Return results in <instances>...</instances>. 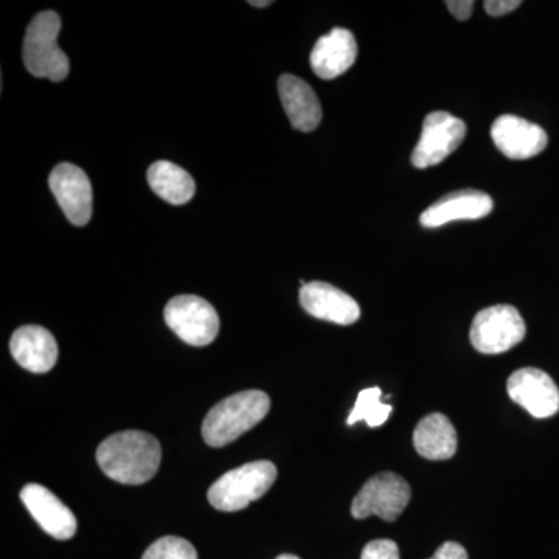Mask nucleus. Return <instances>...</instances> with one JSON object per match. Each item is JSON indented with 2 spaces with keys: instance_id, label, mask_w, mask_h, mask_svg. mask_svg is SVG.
I'll return each instance as SVG.
<instances>
[{
  "instance_id": "f257e3e1",
  "label": "nucleus",
  "mask_w": 559,
  "mask_h": 559,
  "mask_svg": "<svg viewBox=\"0 0 559 559\" xmlns=\"http://www.w3.org/2000/svg\"><path fill=\"white\" fill-rule=\"evenodd\" d=\"M159 441L142 430H124L103 441L97 462L109 479L124 485H142L159 471Z\"/></svg>"
},
{
  "instance_id": "f03ea898",
  "label": "nucleus",
  "mask_w": 559,
  "mask_h": 559,
  "mask_svg": "<svg viewBox=\"0 0 559 559\" xmlns=\"http://www.w3.org/2000/svg\"><path fill=\"white\" fill-rule=\"evenodd\" d=\"M270 411V396L261 390L235 393L212 407L202 423V437L209 447H227L255 428Z\"/></svg>"
},
{
  "instance_id": "7ed1b4c3",
  "label": "nucleus",
  "mask_w": 559,
  "mask_h": 559,
  "mask_svg": "<svg viewBox=\"0 0 559 559\" xmlns=\"http://www.w3.org/2000/svg\"><path fill=\"white\" fill-rule=\"evenodd\" d=\"M60 32L61 17L55 11H44L32 20L25 33L22 57L33 76L55 83L68 79L70 62L68 55L58 46Z\"/></svg>"
},
{
  "instance_id": "20e7f679",
  "label": "nucleus",
  "mask_w": 559,
  "mask_h": 559,
  "mask_svg": "<svg viewBox=\"0 0 559 559\" xmlns=\"http://www.w3.org/2000/svg\"><path fill=\"white\" fill-rule=\"evenodd\" d=\"M277 479V468L267 460L246 463L229 471L209 489V502L219 511H240L263 498Z\"/></svg>"
},
{
  "instance_id": "39448f33",
  "label": "nucleus",
  "mask_w": 559,
  "mask_h": 559,
  "mask_svg": "<svg viewBox=\"0 0 559 559\" xmlns=\"http://www.w3.org/2000/svg\"><path fill=\"white\" fill-rule=\"evenodd\" d=\"M525 322L511 305L485 308L473 320L469 340L484 355H500L516 347L525 337Z\"/></svg>"
},
{
  "instance_id": "423d86ee",
  "label": "nucleus",
  "mask_w": 559,
  "mask_h": 559,
  "mask_svg": "<svg viewBox=\"0 0 559 559\" xmlns=\"http://www.w3.org/2000/svg\"><path fill=\"white\" fill-rule=\"evenodd\" d=\"M164 314L173 333L193 347H205L218 337V312L202 297H175L168 301Z\"/></svg>"
},
{
  "instance_id": "0eeeda50",
  "label": "nucleus",
  "mask_w": 559,
  "mask_h": 559,
  "mask_svg": "<svg viewBox=\"0 0 559 559\" xmlns=\"http://www.w3.org/2000/svg\"><path fill=\"white\" fill-rule=\"evenodd\" d=\"M411 487L403 477L393 473H381L371 477L353 499L352 514L356 520L378 516L393 522L411 502Z\"/></svg>"
},
{
  "instance_id": "6e6552de",
  "label": "nucleus",
  "mask_w": 559,
  "mask_h": 559,
  "mask_svg": "<svg viewBox=\"0 0 559 559\" xmlns=\"http://www.w3.org/2000/svg\"><path fill=\"white\" fill-rule=\"evenodd\" d=\"M465 135V121L459 117L444 110L430 112L423 123L421 138L412 153V165L419 170L436 167L462 145Z\"/></svg>"
},
{
  "instance_id": "1a4fd4ad",
  "label": "nucleus",
  "mask_w": 559,
  "mask_h": 559,
  "mask_svg": "<svg viewBox=\"0 0 559 559\" xmlns=\"http://www.w3.org/2000/svg\"><path fill=\"white\" fill-rule=\"evenodd\" d=\"M49 186L70 223L73 226H86L94 204L91 180L86 173L72 164L57 165L51 171Z\"/></svg>"
},
{
  "instance_id": "9d476101",
  "label": "nucleus",
  "mask_w": 559,
  "mask_h": 559,
  "mask_svg": "<svg viewBox=\"0 0 559 559\" xmlns=\"http://www.w3.org/2000/svg\"><path fill=\"white\" fill-rule=\"evenodd\" d=\"M510 399L535 418H549L558 414L559 390L546 371L521 369L507 382Z\"/></svg>"
},
{
  "instance_id": "9b49d317",
  "label": "nucleus",
  "mask_w": 559,
  "mask_h": 559,
  "mask_svg": "<svg viewBox=\"0 0 559 559\" xmlns=\"http://www.w3.org/2000/svg\"><path fill=\"white\" fill-rule=\"evenodd\" d=\"M496 148L513 160L532 159L547 148L549 138L539 124L516 116H500L491 127Z\"/></svg>"
},
{
  "instance_id": "f8f14e48",
  "label": "nucleus",
  "mask_w": 559,
  "mask_h": 559,
  "mask_svg": "<svg viewBox=\"0 0 559 559\" xmlns=\"http://www.w3.org/2000/svg\"><path fill=\"white\" fill-rule=\"evenodd\" d=\"M25 509L51 538L68 540L76 533V518L66 503H62L50 489L43 485H25L21 491Z\"/></svg>"
},
{
  "instance_id": "ddd939ff",
  "label": "nucleus",
  "mask_w": 559,
  "mask_h": 559,
  "mask_svg": "<svg viewBox=\"0 0 559 559\" xmlns=\"http://www.w3.org/2000/svg\"><path fill=\"white\" fill-rule=\"evenodd\" d=\"M300 304L312 318L337 325H352L360 318L358 301L329 283L311 282L301 286Z\"/></svg>"
},
{
  "instance_id": "4468645a",
  "label": "nucleus",
  "mask_w": 559,
  "mask_h": 559,
  "mask_svg": "<svg viewBox=\"0 0 559 559\" xmlns=\"http://www.w3.org/2000/svg\"><path fill=\"white\" fill-rule=\"evenodd\" d=\"M495 207L491 197L479 190H460L441 198L419 216V224L426 229H436L452 221L485 218Z\"/></svg>"
},
{
  "instance_id": "2eb2a0df",
  "label": "nucleus",
  "mask_w": 559,
  "mask_h": 559,
  "mask_svg": "<svg viewBox=\"0 0 559 559\" xmlns=\"http://www.w3.org/2000/svg\"><path fill=\"white\" fill-rule=\"evenodd\" d=\"M358 58V44L347 28H333L316 43L310 62L316 75L334 80L344 75Z\"/></svg>"
},
{
  "instance_id": "dca6fc26",
  "label": "nucleus",
  "mask_w": 559,
  "mask_h": 559,
  "mask_svg": "<svg viewBox=\"0 0 559 559\" xmlns=\"http://www.w3.org/2000/svg\"><path fill=\"white\" fill-rule=\"evenodd\" d=\"M14 360L32 373H47L58 360V344L49 330L38 325L21 326L10 341Z\"/></svg>"
},
{
  "instance_id": "f3484780",
  "label": "nucleus",
  "mask_w": 559,
  "mask_h": 559,
  "mask_svg": "<svg viewBox=\"0 0 559 559\" xmlns=\"http://www.w3.org/2000/svg\"><path fill=\"white\" fill-rule=\"evenodd\" d=\"M278 95L286 116L297 131L311 132L322 121V106L316 92L299 76H280Z\"/></svg>"
},
{
  "instance_id": "a211bd4d",
  "label": "nucleus",
  "mask_w": 559,
  "mask_h": 559,
  "mask_svg": "<svg viewBox=\"0 0 559 559\" xmlns=\"http://www.w3.org/2000/svg\"><path fill=\"white\" fill-rule=\"evenodd\" d=\"M414 447L421 457L448 460L457 452V432L443 414L428 415L415 428Z\"/></svg>"
},
{
  "instance_id": "6ab92c4d",
  "label": "nucleus",
  "mask_w": 559,
  "mask_h": 559,
  "mask_svg": "<svg viewBox=\"0 0 559 559\" xmlns=\"http://www.w3.org/2000/svg\"><path fill=\"white\" fill-rule=\"evenodd\" d=\"M146 178L154 193L173 205L187 204L197 191V183L189 173L173 162L159 160L151 165Z\"/></svg>"
},
{
  "instance_id": "aec40b11",
  "label": "nucleus",
  "mask_w": 559,
  "mask_h": 559,
  "mask_svg": "<svg viewBox=\"0 0 559 559\" xmlns=\"http://www.w3.org/2000/svg\"><path fill=\"white\" fill-rule=\"evenodd\" d=\"M382 392L380 388L362 390L356 400L352 414L348 415L347 425H356L366 421L370 428H378L388 421L393 407L388 403H381Z\"/></svg>"
},
{
  "instance_id": "412c9836",
  "label": "nucleus",
  "mask_w": 559,
  "mask_h": 559,
  "mask_svg": "<svg viewBox=\"0 0 559 559\" xmlns=\"http://www.w3.org/2000/svg\"><path fill=\"white\" fill-rule=\"evenodd\" d=\"M142 559H198V554L189 540L165 536L151 544Z\"/></svg>"
},
{
  "instance_id": "4be33fe9",
  "label": "nucleus",
  "mask_w": 559,
  "mask_h": 559,
  "mask_svg": "<svg viewBox=\"0 0 559 559\" xmlns=\"http://www.w3.org/2000/svg\"><path fill=\"white\" fill-rule=\"evenodd\" d=\"M360 559H400L399 546L390 539L371 540L364 547Z\"/></svg>"
},
{
  "instance_id": "5701e85b",
  "label": "nucleus",
  "mask_w": 559,
  "mask_h": 559,
  "mask_svg": "<svg viewBox=\"0 0 559 559\" xmlns=\"http://www.w3.org/2000/svg\"><path fill=\"white\" fill-rule=\"evenodd\" d=\"M521 3V0H487L484 2V7L489 16L500 17L516 10Z\"/></svg>"
},
{
  "instance_id": "b1692460",
  "label": "nucleus",
  "mask_w": 559,
  "mask_h": 559,
  "mask_svg": "<svg viewBox=\"0 0 559 559\" xmlns=\"http://www.w3.org/2000/svg\"><path fill=\"white\" fill-rule=\"evenodd\" d=\"M430 559H468V554L457 543H444Z\"/></svg>"
},
{
  "instance_id": "393cba45",
  "label": "nucleus",
  "mask_w": 559,
  "mask_h": 559,
  "mask_svg": "<svg viewBox=\"0 0 559 559\" xmlns=\"http://www.w3.org/2000/svg\"><path fill=\"white\" fill-rule=\"evenodd\" d=\"M447 7L459 21H466L473 14L474 2L473 0H448Z\"/></svg>"
},
{
  "instance_id": "a878e982",
  "label": "nucleus",
  "mask_w": 559,
  "mask_h": 559,
  "mask_svg": "<svg viewBox=\"0 0 559 559\" xmlns=\"http://www.w3.org/2000/svg\"><path fill=\"white\" fill-rule=\"evenodd\" d=\"M250 5L259 7V9H264V7L272 5L271 0H261V2H255V0H252V2H249Z\"/></svg>"
},
{
  "instance_id": "bb28decb",
  "label": "nucleus",
  "mask_w": 559,
  "mask_h": 559,
  "mask_svg": "<svg viewBox=\"0 0 559 559\" xmlns=\"http://www.w3.org/2000/svg\"><path fill=\"white\" fill-rule=\"evenodd\" d=\"M277 559H300L297 558L296 555H280Z\"/></svg>"
}]
</instances>
